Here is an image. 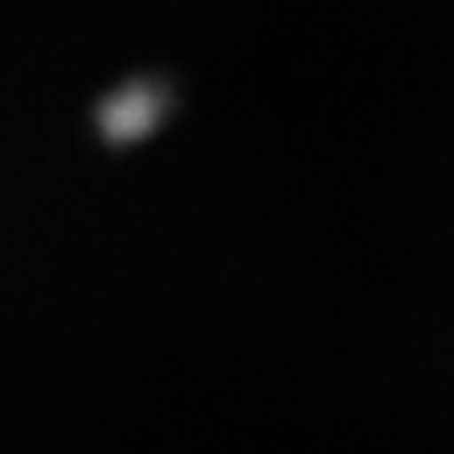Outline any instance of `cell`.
I'll return each instance as SVG.
<instances>
[{
  "instance_id": "cell-1",
  "label": "cell",
  "mask_w": 454,
  "mask_h": 454,
  "mask_svg": "<svg viewBox=\"0 0 454 454\" xmlns=\"http://www.w3.org/2000/svg\"><path fill=\"white\" fill-rule=\"evenodd\" d=\"M160 114V98L147 93V89H127L122 98H114L106 106V130L114 139H127V135H144Z\"/></svg>"
}]
</instances>
